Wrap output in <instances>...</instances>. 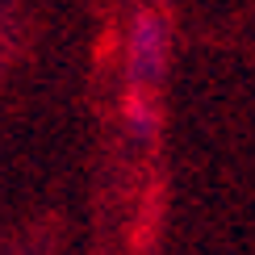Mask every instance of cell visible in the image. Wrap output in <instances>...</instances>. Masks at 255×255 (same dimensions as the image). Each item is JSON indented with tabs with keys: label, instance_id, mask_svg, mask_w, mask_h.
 I'll use <instances>...</instances> for the list:
<instances>
[{
	"label": "cell",
	"instance_id": "1",
	"mask_svg": "<svg viewBox=\"0 0 255 255\" xmlns=\"http://www.w3.org/2000/svg\"><path fill=\"white\" fill-rule=\"evenodd\" d=\"M163 25H159L155 17H142L130 38V67H134V80H155L159 67H163Z\"/></svg>",
	"mask_w": 255,
	"mask_h": 255
}]
</instances>
